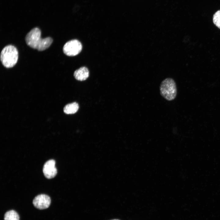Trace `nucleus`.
Here are the masks:
<instances>
[{
    "label": "nucleus",
    "instance_id": "nucleus-6",
    "mask_svg": "<svg viewBox=\"0 0 220 220\" xmlns=\"http://www.w3.org/2000/svg\"><path fill=\"white\" fill-rule=\"evenodd\" d=\"M55 164V161L53 160H49L45 163L43 168V172L46 178H52L57 174V171Z\"/></svg>",
    "mask_w": 220,
    "mask_h": 220
},
{
    "label": "nucleus",
    "instance_id": "nucleus-11",
    "mask_svg": "<svg viewBox=\"0 0 220 220\" xmlns=\"http://www.w3.org/2000/svg\"><path fill=\"white\" fill-rule=\"evenodd\" d=\"M119 220V219H112V220Z\"/></svg>",
    "mask_w": 220,
    "mask_h": 220
},
{
    "label": "nucleus",
    "instance_id": "nucleus-8",
    "mask_svg": "<svg viewBox=\"0 0 220 220\" xmlns=\"http://www.w3.org/2000/svg\"><path fill=\"white\" fill-rule=\"evenodd\" d=\"M79 108L78 104L75 102L66 105L64 108V112L66 114H73L78 111Z\"/></svg>",
    "mask_w": 220,
    "mask_h": 220
},
{
    "label": "nucleus",
    "instance_id": "nucleus-9",
    "mask_svg": "<svg viewBox=\"0 0 220 220\" xmlns=\"http://www.w3.org/2000/svg\"><path fill=\"white\" fill-rule=\"evenodd\" d=\"M4 220H19V216L15 211L12 210L7 212L5 214Z\"/></svg>",
    "mask_w": 220,
    "mask_h": 220
},
{
    "label": "nucleus",
    "instance_id": "nucleus-10",
    "mask_svg": "<svg viewBox=\"0 0 220 220\" xmlns=\"http://www.w3.org/2000/svg\"><path fill=\"white\" fill-rule=\"evenodd\" d=\"M213 20L214 24L220 29V10L217 11L214 14Z\"/></svg>",
    "mask_w": 220,
    "mask_h": 220
},
{
    "label": "nucleus",
    "instance_id": "nucleus-7",
    "mask_svg": "<svg viewBox=\"0 0 220 220\" xmlns=\"http://www.w3.org/2000/svg\"><path fill=\"white\" fill-rule=\"evenodd\" d=\"M89 72L87 68L85 67H82L76 70L74 72L75 79L79 81L86 80L89 77Z\"/></svg>",
    "mask_w": 220,
    "mask_h": 220
},
{
    "label": "nucleus",
    "instance_id": "nucleus-1",
    "mask_svg": "<svg viewBox=\"0 0 220 220\" xmlns=\"http://www.w3.org/2000/svg\"><path fill=\"white\" fill-rule=\"evenodd\" d=\"M41 34V31L38 28H35L31 30L25 38L27 45L39 51L44 50L49 47L53 42L52 38L50 37L42 38Z\"/></svg>",
    "mask_w": 220,
    "mask_h": 220
},
{
    "label": "nucleus",
    "instance_id": "nucleus-4",
    "mask_svg": "<svg viewBox=\"0 0 220 220\" xmlns=\"http://www.w3.org/2000/svg\"><path fill=\"white\" fill-rule=\"evenodd\" d=\"M82 46L77 40L74 39L67 42L63 47V51L67 56H73L79 53L82 50Z\"/></svg>",
    "mask_w": 220,
    "mask_h": 220
},
{
    "label": "nucleus",
    "instance_id": "nucleus-3",
    "mask_svg": "<svg viewBox=\"0 0 220 220\" xmlns=\"http://www.w3.org/2000/svg\"><path fill=\"white\" fill-rule=\"evenodd\" d=\"M160 89L161 96L167 101H172L176 96V85L172 78H167L163 80L160 84Z\"/></svg>",
    "mask_w": 220,
    "mask_h": 220
},
{
    "label": "nucleus",
    "instance_id": "nucleus-2",
    "mask_svg": "<svg viewBox=\"0 0 220 220\" xmlns=\"http://www.w3.org/2000/svg\"><path fill=\"white\" fill-rule=\"evenodd\" d=\"M18 53L16 48L12 45L5 46L0 54V60L3 65L6 68L13 67L17 62Z\"/></svg>",
    "mask_w": 220,
    "mask_h": 220
},
{
    "label": "nucleus",
    "instance_id": "nucleus-5",
    "mask_svg": "<svg viewBox=\"0 0 220 220\" xmlns=\"http://www.w3.org/2000/svg\"><path fill=\"white\" fill-rule=\"evenodd\" d=\"M51 203V199L48 195L44 194L39 195L34 198L33 204L34 206L39 209L48 208Z\"/></svg>",
    "mask_w": 220,
    "mask_h": 220
}]
</instances>
